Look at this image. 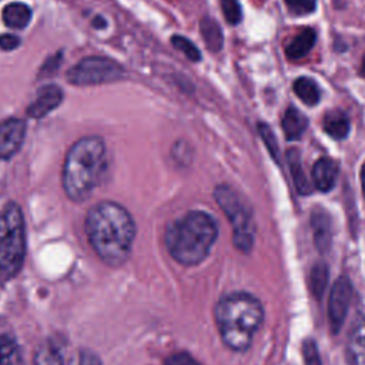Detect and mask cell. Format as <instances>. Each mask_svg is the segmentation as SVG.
I'll use <instances>...</instances> for the list:
<instances>
[{
    "label": "cell",
    "mask_w": 365,
    "mask_h": 365,
    "mask_svg": "<svg viewBox=\"0 0 365 365\" xmlns=\"http://www.w3.org/2000/svg\"><path fill=\"white\" fill-rule=\"evenodd\" d=\"M317 41V33L315 30L307 27L302 29L295 37H292L287 46H285V54L289 60H301L305 57Z\"/></svg>",
    "instance_id": "14"
},
{
    "label": "cell",
    "mask_w": 365,
    "mask_h": 365,
    "mask_svg": "<svg viewBox=\"0 0 365 365\" xmlns=\"http://www.w3.org/2000/svg\"><path fill=\"white\" fill-rule=\"evenodd\" d=\"M26 255V224L20 205L7 202L0 212V272L14 277Z\"/></svg>",
    "instance_id": "5"
},
{
    "label": "cell",
    "mask_w": 365,
    "mask_h": 365,
    "mask_svg": "<svg viewBox=\"0 0 365 365\" xmlns=\"http://www.w3.org/2000/svg\"><path fill=\"white\" fill-rule=\"evenodd\" d=\"M214 319L222 342L235 352H244L264 321V308L254 295L232 292L217 302Z\"/></svg>",
    "instance_id": "3"
},
{
    "label": "cell",
    "mask_w": 365,
    "mask_h": 365,
    "mask_svg": "<svg viewBox=\"0 0 365 365\" xmlns=\"http://www.w3.org/2000/svg\"><path fill=\"white\" fill-rule=\"evenodd\" d=\"M258 133L268 150V153L271 154V157L279 163V147H278V143H277V137L274 134V131L271 130L269 125H267L265 123H259L258 124Z\"/></svg>",
    "instance_id": "25"
},
{
    "label": "cell",
    "mask_w": 365,
    "mask_h": 365,
    "mask_svg": "<svg viewBox=\"0 0 365 365\" xmlns=\"http://www.w3.org/2000/svg\"><path fill=\"white\" fill-rule=\"evenodd\" d=\"M352 298V284L346 277H339L329 292L328 319L334 334H336L345 322L349 302Z\"/></svg>",
    "instance_id": "8"
},
{
    "label": "cell",
    "mask_w": 365,
    "mask_h": 365,
    "mask_svg": "<svg viewBox=\"0 0 365 365\" xmlns=\"http://www.w3.org/2000/svg\"><path fill=\"white\" fill-rule=\"evenodd\" d=\"M164 365H200V364L187 352H175L165 358Z\"/></svg>",
    "instance_id": "31"
},
{
    "label": "cell",
    "mask_w": 365,
    "mask_h": 365,
    "mask_svg": "<svg viewBox=\"0 0 365 365\" xmlns=\"http://www.w3.org/2000/svg\"><path fill=\"white\" fill-rule=\"evenodd\" d=\"M91 24H93V27H96V29H104V27L107 26L106 20H104L101 16H96V17L93 19Z\"/></svg>",
    "instance_id": "33"
},
{
    "label": "cell",
    "mask_w": 365,
    "mask_h": 365,
    "mask_svg": "<svg viewBox=\"0 0 365 365\" xmlns=\"http://www.w3.org/2000/svg\"><path fill=\"white\" fill-rule=\"evenodd\" d=\"M33 365H64L63 356L53 344H40L33 356Z\"/></svg>",
    "instance_id": "22"
},
{
    "label": "cell",
    "mask_w": 365,
    "mask_h": 365,
    "mask_svg": "<svg viewBox=\"0 0 365 365\" xmlns=\"http://www.w3.org/2000/svg\"><path fill=\"white\" fill-rule=\"evenodd\" d=\"M20 43H21V40L16 34L6 33V34L0 36V48L4 50V51H10V50L17 48L20 46Z\"/></svg>",
    "instance_id": "32"
},
{
    "label": "cell",
    "mask_w": 365,
    "mask_h": 365,
    "mask_svg": "<svg viewBox=\"0 0 365 365\" xmlns=\"http://www.w3.org/2000/svg\"><path fill=\"white\" fill-rule=\"evenodd\" d=\"M124 76V68L115 60L108 57H84L74 64L66 74L73 86H96L117 81Z\"/></svg>",
    "instance_id": "7"
},
{
    "label": "cell",
    "mask_w": 365,
    "mask_h": 365,
    "mask_svg": "<svg viewBox=\"0 0 365 365\" xmlns=\"http://www.w3.org/2000/svg\"><path fill=\"white\" fill-rule=\"evenodd\" d=\"M200 31L202 40L210 51H220L224 44V37L220 24L211 17H202L200 21Z\"/></svg>",
    "instance_id": "18"
},
{
    "label": "cell",
    "mask_w": 365,
    "mask_h": 365,
    "mask_svg": "<svg viewBox=\"0 0 365 365\" xmlns=\"http://www.w3.org/2000/svg\"><path fill=\"white\" fill-rule=\"evenodd\" d=\"M1 19L7 27L20 30V29H24L30 23L31 10L24 3H19V1L10 3L3 9Z\"/></svg>",
    "instance_id": "17"
},
{
    "label": "cell",
    "mask_w": 365,
    "mask_h": 365,
    "mask_svg": "<svg viewBox=\"0 0 365 365\" xmlns=\"http://www.w3.org/2000/svg\"><path fill=\"white\" fill-rule=\"evenodd\" d=\"M218 237L215 220L204 211H188L168 224L165 247L178 264L185 267L202 262Z\"/></svg>",
    "instance_id": "4"
},
{
    "label": "cell",
    "mask_w": 365,
    "mask_h": 365,
    "mask_svg": "<svg viewBox=\"0 0 365 365\" xmlns=\"http://www.w3.org/2000/svg\"><path fill=\"white\" fill-rule=\"evenodd\" d=\"M345 358L348 365H365V317L361 312H356L351 322Z\"/></svg>",
    "instance_id": "10"
},
{
    "label": "cell",
    "mask_w": 365,
    "mask_h": 365,
    "mask_svg": "<svg viewBox=\"0 0 365 365\" xmlns=\"http://www.w3.org/2000/svg\"><path fill=\"white\" fill-rule=\"evenodd\" d=\"M70 365H103L98 355L90 349H78Z\"/></svg>",
    "instance_id": "30"
},
{
    "label": "cell",
    "mask_w": 365,
    "mask_h": 365,
    "mask_svg": "<svg viewBox=\"0 0 365 365\" xmlns=\"http://www.w3.org/2000/svg\"><path fill=\"white\" fill-rule=\"evenodd\" d=\"M107 164L106 144L98 135L77 140L67 151L63 164L61 184L73 202L86 201L100 184Z\"/></svg>",
    "instance_id": "2"
},
{
    "label": "cell",
    "mask_w": 365,
    "mask_h": 365,
    "mask_svg": "<svg viewBox=\"0 0 365 365\" xmlns=\"http://www.w3.org/2000/svg\"><path fill=\"white\" fill-rule=\"evenodd\" d=\"M302 355H304L305 365H322L318 346L312 338H307L302 342Z\"/></svg>",
    "instance_id": "28"
},
{
    "label": "cell",
    "mask_w": 365,
    "mask_h": 365,
    "mask_svg": "<svg viewBox=\"0 0 365 365\" xmlns=\"http://www.w3.org/2000/svg\"><path fill=\"white\" fill-rule=\"evenodd\" d=\"M84 228L91 248L106 265L115 268L128 259L135 238V222L121 204H94L86 215Z\"/></svg>",
    "instance_id": "1"
},
{
    "label": "cell",
    "mask_w": 365,
    "mask_h": 365,
    "mask_svg": "<svg viewBox=\"0 0 365 365\" xmlns=\"http://www.w3.org/2000/svg\"><path fill=\"white\" fill-rule=\"evenodd\" d=\"M311 228H312V237L317 248L322 252L327 251L332 241V224L328 212L324 210L312 211Z\"/></svg>",
    "instance_id": "13"
},
{
    "label": "cell",
    "mask_w": 365,
    "mask_h": 365,
    "mask_svg": "<svg viewBox=\"0 0 365 365\" xmlns=\"http://www.w3.org/2000/svg\"><path fill=\"white\" fill-rule=\"evenodd\" d=\"M322 127L329 137L335 140H344L349 133V118L342 110L334 108L325 113Z\"/></svg>",
    "instance_id": "16"
},
{
    "label": "cell",
    "mask_w": 365,
    "mask_h": 365,
    "mask_svg": "<svg viewBox=\"0 0 365 365\" xmlns=\"http://www.w3.org/2000/svg\"><path fill=\"white\" fill-rule=\"evenodd\" d=\"M282 131L287 140H299L308 128V118L295 107H288L284 113Z\"/></svg>",
    "instance_id": "15"
},
{
    "label": "cell",
    "mask_w": 365,
    "mask_h": 365,
    "mask_svg": "<svg viewBox=\"0 0 365 365\" xmlns=\"http://www.w3.org/2000/svg\"><path fill=\"white\" fill-rule=\"evenodd\" d=\"M26 123L21 118H6L0 121V160L11 158L23 145Z\"/></svg>",
    "instance_id": "9"
},
{
    "label": "cell",
    "mask_w": 365,
    "mask_h": 365,
    "mask_svg": "<svg viewBox=\"0 0 365 365\" xmlns=\"http://www.w3.org/2000/svg\"><path fill=\"white\" fill-rule=\"evenodd\" d=\"M328 277H329V272H328V267L325 262H317L312 267L311 275H309L311 291L318 299L322 298V294L328 284Z\"/></svg>",
    "instance_id": "23"
},
{
    "label": "cell",
    "mask_w": 365,
    "mask_h": 365,
    "mask_svg": "<svg viewBox=\"0 0 365 365\" xmlns=\"http://www.w3.org/2000/svg\"><path fill=\"white\" fill-rule=\"evenodd\" d=\"M361 187H362V195L365 198V163L361 167Z\"/></svg>",
    "instance_id": "34"
},
{
    "label": "cell",
    "mask_w": 365,
    "mask_h": 365,
    "mask_svg": "<svg viewBox=\"0 0 365 365\" xmlns=\"http://www.w3.org/2000/svg\"><path fill=\"white\" fill-rule=\"evenodd\" d=\"M221 9L230 24H238L242 19V10L238 0H221Z\"/></svg>",
    "instance_id": "27"
},
{
    "label": "cell",
    "mask_w": 365,
    "mask_h": 365,
    "mask_svg": "<svg viewBox=\"0 0 365 365\" xmlns=\"http://www.w3.org/2000/svg\"><path fill=\"white\" fill-rule=\"evenodd\" d=\"M63 101V90L56 84H47L38 88L36 98L30 103L26 113L31 118H43Z\"/></svg>",
    "instance_id": "11"
},
{
    "label": "cell",
    "mask_w": 365,
    "mask_h": 365,
    "mask_svg": "<svg viewBox=\"0 0 365 365\" xmlns=\"http://www.w3.org/2000/svg\"><path fill=\"white\" fill-rule=\"evenodd\" d=\"M362 74L365 76V58H364V61H362Z\"/></svg>",
    "instance_id": "35"
},
{
    "label": "cell",
    "mask_w": 365,
    "mask_h": 365,
    "mask_svg": "<svg viewBox=\"0 0 365 365\" xmlns=\"http://www.w3.org/2000/svg\"><path fill=\"white\" fill-rule=\"evenodd\" d=\"M284 3L294 16H307L317 9V0H284Z\"/></svg>",
    "instance_id": "26"
},
{
    "label": "cell",
    "mask_w": 365,
    "mask_h": 365,
    "mask_svg": "<svg viewBox=\"0 0 365 365\" xmlns=\"http://www.w3.org/2000/svg\"><path fill=\"white\" fill-rule=\"evenodd\" d=\"M61 60H63L61 51L54 53L53 56H50V57L44 61V64L41 66V68H40V71H38V78H44V77H51V76H54V74L58 71V67H60V64H61Z\"/></svg>",
    "instance_id": "29"
},
{
    "label": "cell",
    "mask_w": 365,
    "mask_h": 365,
    "mask_svg": "<svg viewBox=\"0 0 365 365\" xmlns=\"http://www.w3.org/2000/svg\"><path fill=\"white\" fill-rule=\"evenodd\" d=\"M297 97L307 106H315L321 100V88L311 77H298L292 84Z\"/></svg>",
    "instance_id": "19"
},
{
    "label": "cell",
    "mask_w": 365,
    "mask_h": 365,
    "mask_svg": "<svg viewBox=\"0 0 365 365\" xmlns=\"http://www.w3.org/2000/svg\"><path fill=\"white\" fill-rule=\"evenodd\" d=\"M338 177V165L329 157H321L312 167V181L315 188L328 192L334 188Z\"/></svg>",
    "instance_id": "12"
},
{
    "label": "cell",
    "mask_w": 365,
    "mask_h": 365,
    "mask_svg": "<svg viewBox=\"0 0 365 365\" xmlns=\"http://www.w3.org/2000/svg\"><path fill=\"white\" fill-rule=\"evenodd\" d=\"M214 197L232 227L234 245L242 252L251 251L255 240V224L247 201L228 185H218Z\"/></svg>",
    "instance_id": "6"
},
{
    "label": "cell",
    "mask_w": 365,
    "mask_h": 365,
    "mask_svg": "<svg viewBox=\"0 0 365 365\" xmlns=\"http://www.w3.org/2000/svg\"><path fill=\"white\" fill-rule=\"evenodd\" d=\"M171 44H173L177 50H180L188 60H191V61H200V60H201V53H200V50H198L197 46H195L191 40H188L187 37L180 36V34H174V36L171 37Z\"/></svg>",
    "instance_id": "24"
},
{
    "label": "cell",
    "mask_w": 365,
    "mask_h": 365,
    "mask_svg": "<svg viewBox=\"0 0 365 365\" xmlns=\"http://www.w3.org/2000/svg\"><path fill=\"white\" fill-rule=\"evenodd\" d=\"M0 365H21L20 348L7 335H0Z\"/></svg>",
    "instance_id": "21"
},
{
    "label": "cell",
    "mask_w": 365,
    "mask_h": 365,
    "mask_svg": "<svg viewBox=\"0 0 365 365\" xmlns=\"http://www.w3.org/2000/svg\"><path fill=\"white\" fill-rule=\"evenodd\" d=\"M287 160H288V164H289V171H291L292 181H294V185H295L297 191L302 195L309 194L311 192V184H309V181L305 177V173L302 170L301 157H299L298 150H295V148L288 150Z\"/></svg>",
    "instance_id": "20"
}]
</instances>
